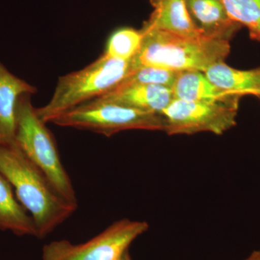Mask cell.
<instances>
[{"label":"cell","mask_w":260,"mask_h":260,"mask_svg":"<svg viewBox=\"0 0 260 260\" xmlns=\"http://www.w3.org/2000/svg\"><path fill=\"white\" fill-rule=\"evenodd\" d=\"M121 260H133L132 259L131 256L129 255V251H126L125 254H124L123 257L121 258Z\"/></svg>","instance_id":"19"},{"label":"cell","mask_w":260,"mask_h":260,"mask_svg":"<svg viewBox=\"0 0 260 260\" xmlns=\"http://www.w3.org/2000/svg\"><path fill=\"white\" fill-rule=\"evenodd\" d=\"M133 70L132 59L120 60L103 54L86 68L60 77L51 100L37 109L38 116L46 124L51 123L70 109L117 88Z\"/></svg>","instance_id":"3"},{"label":"cell","mask_w":260,"mask_h":260,"mask_svg":"<svg viewBox=\"0 0 260 260\" xmlns=\"http://www.w3.org/2000/svg\"><path fill=\"white\" fill-rule=\"evenodd\" d=\"M193 22L205 37L229 41L239 24L229 18L220 0H184Z\"/></svg>","instance_id":"12"},{"label":"cell","mask_w":260,"mask_h":260,"mask_svg":"<svg viewBox=\"0 0 260 260\" xmlns=\"http://www.w3.org/2000/svg\"><path fill=\"white\" fill-rule=\"evenodd\" d=\"M143 41L132 59L134 70L153 67L172 71H206L225 61L230 52L228 40L203 37L189 38L172 32L142 28Z\"/></svg>","instance_id":"2"},{"label":"cell","mask_w":260,"mask_h":260,"mask_svg":"<svg viewBox=\"0 0 260 260\" xmlns=\"http://www.w3.org/2000/svg\"><path fill=\"white\" fill-rule=\"evenodd\" d=\"M256 252H257V258H256V260H260V249L256 250Z\"/></svg>","instance_id":"20"},{"label":"cell","mask_w":260,"mask_h":260,"mask_svg":"<svg viewBox=\"0 0 260 260\" xmlns=\"http://www.w3.org/2000/svg\"><path fill=\"white\" fill-rule=\"evenodd\" d=\"M148 229L145 220L121 219L88 242L73 244L60 240L46 244L42 260H121L130 244Z\"/></svg>","instance_id":"6"},{"label":"cell","mask_w":260,"mask_h":260,"mask_svg":"<svg viewBox=\"0 0 260 260\" xmlns=\"http://www.w3.org/2000/svg\"><path fill=\"white\" fill-rule=\"evenodd\" d=\"M153 11L143 28L189 38L205 37L196 26L184 0H150Z\"/></svg>","instance_id":"11"},{"label":"cell","mask_w":260,"mask_h":260,"mask_svg":"<svg viewBox=\"0 0 260 260\" xmlns=\"http://www.w3.org/2000/svg\"><path fill=\"white\" fill-rule=\"evenodd\" d=\"M238 108L174 99L161 114L169 135L223 134L237 124Z\"/></svg>","instance_id":"7"},{"label":"cell","mask_w":260,"mask_h":260,"mask_svg":"<svg viewBox=\"0 0 260 260\" xmlns=\"http://www.w3.org/2000/svg\"><path fill=\"white\" fill-rule=\"evenodd\" d=\"M204 73L214 85L228 93L241 97L244 95L260 97V68L237 70L222 61L210 67Z\"/></svg>","instance_id":"14"},{"label":"cell","mask_w":260,"mask_h":260,"mask_svg":"<svg viewBox=\"0 0 260 260\" xmlns=\"http://www.w3.org/2000/svg\"><path fill=\"white\" fill-rule=\"evenodd\" d=\"M233 21L249 29L253 39H260V0H220Z\"/></svg>","instance_id":"16"},{"label":"cell","mask_w":260,"mask_h":260,"mask_svg":"<svg viewBox=\"0 0 260 260\" xmlns=\"http://www.w3.org/2000/svg\"><path fill=\"white\" fill-rule=\"evenodd\" d=\"M180 72L153 68L140 67L131 72L120 85L151 84L172 88Z\"/></svg>","instance_id":"17"},{"label":"cell","mask_w":260,"mask_h":260,"mask_svg":"<svg viewBox=\"0 0 260 260\" xmlns=\"http://www.w3.org/2000/svg\"><path fill=\"white\" fill-rule=\"evenodd\" d=\"M0 173L32 217L38 238L50 234L78 208V205L70 203L56 191L44 173L15 143H0Z\"/></svg>","instance_id":"1"},{"label":"cell","mask_w":260,"mask_h":260,"mask_svg":"<svg viewBox=\"0 0 260 260\" xmlns=\"http://www.w3.org/2000/svg\"><path fill=\"white\" fill-rule=\"evenodd\" d=\"M29 94L19 98L16 109L15 143L47 177L59 194L78 205L76 194L68 172L61 161L55 141L38 116Z\"/></svg>","instance_id":"4"},{"label":"cell","mask_w":260,"mask_h":260,"mask_svg":"<svg viewBox=\"0 0 260 260\" xmlns=\"http://www.w3.org/2000/svg\"><path fill=\"white\" fill-rule=\"evenodd\" d=\"M0 230L19 236L37 237L32 217L20 204L8 179L0 173Z\"/></svg>","instance_id":"13"},{"label":"cell","mask_w":260,"mask_h":260,"mask_svg":"<svg viewBox=\"0 0 260 260\" xmlns=\"http://www.w3.org/2000/svg\"><path fill=\"white\" fill-rule=\"evenodd\" d=\"M98 99L143 112L161 114L174 97L172 88L136 83L119 85Z\"/></svg>","instance_id":"8"},{"label":"cell","mask_w":260,"mask_h":260,"mask_svg":"<svg viewBox=\"0 0 260 260\" xmlns=\"http://www.w3.org/2000/svg\"><path fill=\"white\" fill-rule=\"evenodd\" d=\"M143 32L133 28H121L109 37L104 54L120 60H131L139 51Z\"/></svg>","instance_id":"15"},{"label":"cell","mask_w":260,"mask_h":260,"mask_svg":"<svg viewBox=\"0 0 260 260\" xmlns=\"http://www.w3.org/2000/svg\"><path fill=\"white\" fill-rule=\"evenodd\" d=\"M51 123L107 137L130 129L164 132L166 126L162 114L143 112L98 99L70 109Z\"/></svg>","instance_id":"5"},{"label":"cell","mask_w":260,"mask_h":260,"mask_svg":"<svg viewBox=\"0 0 260 260\" xmlns=\"http://www.w3.org/2000/svg\"><path fill=\"white\" fill-rule=\"evenodd\" d=\"M172 90L176 99L223 104L239 109L241 96L218 88L207 78L203 72H180Z\"/></svg>","instance_id":"10"},{"label":"cell","mask_w":260,"mask_h":260,"mask_svg":"<svg viewBox=\"0 0 260 260\" xmlns=\"http://www.w3.org/2000/svg\"><path fill=\"white\" fill-rule=\"evenodd\" d=\"M256 258H257V252H256V251H254L250 255L243 260H256Z\"/></svg>","instance_id":"18"},{"label":"cell","mask_w":260,"mask_h":260,"mask_svg":"<svg viewBox=\"0 0 260 260\" xmlns=\"http://www.w3.org/2000/svg\"><path fill=\"white\" fill-rule=\"evenodd\" d=\"M36 92L35 87L12 74L0 61V143H15L19 98Z\"/></svg>","instance_id":"9"}]
</instances>
